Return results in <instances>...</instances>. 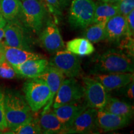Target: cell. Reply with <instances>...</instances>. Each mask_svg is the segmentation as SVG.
Wrapping results in <instances>:
<instances>
[{
	"label": "cell",
	"mask_w": 134,
	"mask_h": 134,
	"mask_svg": "<svg viewBox=\"0 0 134 134\" xmlns=\"http://www.w3.org/2000/svg\"><path fill=\"white\" fill-rule=\"evenodd\" d=\"M4 105L8 128L13 129L32 118V111L25 97L19 93L8 91L4 94Z\"/></svg>",
	"instance_id": "2"
},
{
	"label": "cell",
	"mask_w": 134,
	"mask_h": 134,
	"mask_svg": "<svg viewBox=\"0 0 134 134\" xmlns=\"http://www.w3.org/2000/svg\"><path fill=\"white\" fill-rule=\"evenodd\" d=\"M5 60L4 58V52H3V50L1 48H0V63H1L3 60Z\"/></svg>",
	"instance_id": "34"
},
{
	"label": "cell",
	"mask_w": 134,
	"mask_h": 134,
	"mask_svg": "<svg viewBox=\"0 0 134 134\" xmlns=\"http://www.w3.org/2000/svg\"><path fill=\"white\" fill-rule=\"evenodd\" d=\"M119 1L120 0H100L101 2L109 3H116Z\"/></svg>",
	"instance_id": "35"
},
{
	"label": "cell",
	"mask_w": 134,
	"mask_h": 134,
	"mask_svg": "<svg viewBox=\"0 0 134 134\" xmlns=\"http://www.w3.org/2000/svg\"><path fill=\"white\" fill-rule=\"evenodd\" d=\"M128 26V34L130 37H133L134 34V10L132 11L129 14L126 16Z\"/></svg>",
	"instance_id": "30"
},
{
	"label": "cell",
	"mask_w": 134,
	"mask_h": 134,
	"mask_svg": "<svg viewBox=\"0 0 134 134\" xmlns=\"http://www.w3.org/2000/svg\"><path fill=\"white\" fill-rule=\"evenodd\" d=\"M4 38V27L0 28V48H2L5 46L4 42H3V39Z\"/></svg>",
	"instance_id": "32"
},
{
	"label": "cell",
	"mask_w": 134,
	"mask_h": 134,
	"mask_svg": "<svg viewBox=\"0 0 134 134\" xmlns=\"http://www.w3.org/2000/svg\"><path fill=\"white\" fill-rule=\"evenodd\" d=\"M21 1H23V0H21ZM41 1H42V0H41Z\"/></svg>",
	"instance_id": "37"
},
{
	"label": "cell",
	"mask_w": 134,
	"mask_h": 134,
	"mask_svg": "<svg viewBox=\"0 0 134 134\" xmlns=\"http://www.w3.org/2000/svg\"><path fill=\"white\" fill-rule=\"evenodd\" d=\"M38 123L42 133H65L64 125L60 121L51 108L42 111Z\"/></svg>",
	"instance_id": "18"
},
{
	"label": "cell",
	"mask_w": 134,
	"mask_h": 134,
	"mask_svg": "<svg viewBox=\"0 0 134 134\" xmlns=\"http://www.w3.org/2000/svg\"><path fill=\"white\" fill-rule=\"evenodd\" d=\"M48 65L57 68L68 78L77 77L81 71L80 58L67 50L62 49L55 53Z\"/></svg>",
	"instance_id": "7"
},
{
	"label": "cell",
	"mask_w": 134,
	"mask_h": 134,
	"mask_svg": "<svg viewBox=\"0 0 134 134\" xmlns=\"http://www.w3.org/2000/svg\"><path fill=\"white\" fill-rule=\"evenodd\" d=\"M4 45L31 51L29 42L24 29L18 23L11 21L4 27Z\"/></svg>",
	"instance_id": "11"
},
{
	"label": "cell",
	"mask_w": 134,
	"mask_h": 134,
	"mask_svg": "<svg viewBox=\"0 0 134 134\" xmlns=\"http://www.w3.org/2000/svg\"><path fill=\"white\" fill-rule=\"evenodd\" d=\"M129 87L127 90V96L130 99H133V81L129 84Z\"/></svg>",
	"instance_id": "31"
},
{
	"label": "cell",
	"mask_w": 134,
	"mask_h": 134,
	"mask_svg": "<svg viewBox=\"0 0 134 134\" xmlns=\"http://www.w3.org/2000/svg\"><path fill=\"white\" fill-rule=\"evenodd\" d=\"M88 108L86 103H83L80 100L61 105L54 108L53 110L60 121L64 125L66 130L75 119Z\"/></svg>",
	"instance_id": "15"
},
{
	"label": "cell",
	"mask_w": 134,
	"mask_h": 134,
	"mask_svg": "<svg viewBox=\"0 0 134 134\" xmlns=\"http://www.w3.org/2000/svg\"><path fill=\"white\" fill-rule=\"evenodd\" d=\"M119 14L126 17L132 11L134 10V0H120L115 3Z\"/></svg>",
	"instance_id": "27"
},
{
	"label": "cell",
	"mask_w": 134,
	"mask_h": 134,
	"mask_svg": "<svg viewBox=\"0 0 134 134\" xmlns=\"http://www.w3.org/2000/svg\"><path fill=\"white\" fill-rule=\"evenodd\" d=\"M119 14V11L115 3L101 2L96 5L93 23H106L110 18Z\"/></svg>",
	"instance_id": "22"
},
{
	"label": "cell",
	"mask_w": 134,
	"mask_h": 134,
	"mask_svg": "<svg viewBox=\"0 0 134 134\" xmlns=\"http://www.w3.org/2000/svg\"><path fill=\"white\" fill-rule=\"evenodd\" d=\"M131 118L120 116L100 109L97 110V126L104 132L114 131L124 128L130 123Z\"/></svg>",
	"instance_id": "12"
},
{
	"label": "cell",
	"mask_w": 134,
	"mask_h": 134,
	"mask_svg": "<svg viewBox=\"0 0 134 134\" xmlns=\"http://www.w3.org/2000/svg\"><path fill=\"white\" fill-rule=\"evenodd\" d=\"M93 78L103 85L108 91L124 87L133 81V73H96Z\"/></svg>",
	"instance_id": "13"
},
{
	"label": "cell",
	"mask_w": 134,
	"mask_h": 134,
	"mask_svg": "<svg viewBox=\"0 0 134 134\" xmlns=\"http://www.w3.org/2000/svg\"><path fill=\"white\" fill-rule=\"evenodd\" d=\"M84 98L88 108L103 109L108 101V92L100 82L93 76L83 78Z\"/></svg>",
	"instance_id": "6"
},
{
	"label": "cell",
	"mask_w": 134,
	"mask_h": 134,
	"mask_svg": "<svg viewBox=\"0 0 134 134\" xmlns=\"http://www.w3.org/2000/svg\"><path fill=\"white\" fill-rule=\"evenodd\" d=\"M70 0H60V1H61V4H62V5H64V4H66Z\"/></svg>",
	"instance_id": "36"
},
{
	"label": "cell",
	"mask_w": 134,
	"mask_h": 134,
	"mask_svg": "<svg viewBox=\"0 0 134 134\" xmlns=\"http://www.w3.org/2000/svg\"><path fill=\"white\" fill-rule=\"evenodd\" d=\"M1 48L4 52L5 60L13 67L18 66L27 60L43 58V55L39 53L22 48L12 47L7 46H4Z\"/></svg>",
	"instance_id": "17"
},
{
	"label": "cell",
	"mask_w": 134,
	"mask_h": 134,
	"mask_svg": "<svg viewBox=\"0 0 134 134\" xmlns=\"http://www.w3.org/2000/svg\"><path fill=\"white\" fill-rule=\"evenodd\" d=\"M84 98L83 86L75 79H64L53 99L52 107L57 108L66 104L78 101Z\"/></svg>",
	"instance_id": "8"
},
{
	"label": "cell",
	"mask_w": 134,
	"mask_h": 134,
	"mask_svg": "<svg viewBox=\"0 0 134 134\" xmlns=\"http://www.w3.org/2000/svg\"><path fill=\"white\" fill-rule=\"evenodd\" d=\"M105 39L109 41L118 42L129 36L126 17L122 15L117 14L110 18L105 24Z\"/></svg>",
	"instance_id": "16"
},
{
	"label": "cell",
	"mask_w": 134,
	"mask_h": 134,
	"mask_svg": "<svg viewBox=\"0 0 134 134\" xmlns=\"http://www.w3.org/2000/svg\"><path fill=\"white\" fill-rule=\"evenodd\" d=\"M8 133L16 134H39L42 133L38 120L33 117L28 121L18 125L13 129H10Z\"/></svg>",
	"instance_id": "25"
},
{
	"label": "cell",
	"mask_w": 134,
	"mask_h": 134,
	"mask_svg": "<svg viewBox=\"0 0 134 134\" xmlns=\"http://www.w3.org/2000/svg\"><path fill=\"white\" fill-rule=\"evenodd\" d=\"M6 24V20L3 18L0 9V28H3Z\"/></svg>",
	"instance_id": "33"
},
{
	"label": "cell",
	"mask_w": 134,
	"mask_h": 134,
	"mask_svg": "<svg viewBox=\"0 0 134 134\" xmlns=\"http://www.w3.org/2000/svg\"><path fill=\"white\" fill-rule=\"evenodd\" d=\"M66 50L77 56H87L93 53L95 48L93 44L85 38H76L68 41Z\"/></svg>",
	"instance_id": "21"
},
{
	"label": "cell",
	"mask_w": 134,
	"mask_h": 134,
	"mask_svg": "<svg viewBox=\"0 0 134 134\" xmlns=\"http://www.w3.org/2000/svg\"><path fill=\"white\" fill-rule=\"evenodd\" d=\"M4 98V94L0 91V131H4L8 129L5 115Z\"/></svg>",
	"instance_id": "29"
},
{
	"label": "cell",
	"mask_w": 134,
	"mask_h": 134,
	"mask_svg": "<svg viewBox=\"0 0 134 134\" xmlns=\"http://www.w3.org/2000/svg\"><path fill=\"white\" fill-rule=\"evenodd\" d=\"M16 75L14 67L6 60L0 63V77L5 79H13Z\"/></svg>",
	"instance_id": "26"
},
{
	"label": "cell",
	"mask_w": 134,
	"mask_h": 134,
	"mask_svg": "<svg viewBox=\"0 0 134 134\" xmlns=\"http://www.w3.org/2000/svg\"><path fill=\"white\" fill-rule=\"evenodd\" d=\"M0 9L5 19L14 21L21 15L22 3L20 0H0Z\"/></svg>",
	"instance_id": "23"
},
{
	"label": "cell",
	"mask_w": 134,
	"mask_h": 134,
	"mask_svg": "<svg viewBox=\"0 0 134 134\" xmlns=\"http://www.w3.org/2000/svg\"><path fill=\"white\" fill-rule=\"evenodd\" d=\"M47 8L41 0H23L21 16L27 27L38 34L42 29Z\"/></svg>",
	"instance_id": "5"
},
{
	"label": "cell",
	"mask_w": 134,
	"mask_h": 134,
	"mask_svg": "<svg viewBox=\"0 0 134 134\" xmlns=\"http://www.w3.org/2000/svg\"><path fill=\"white\" fill-rule=\"evenodd\" d=\"M48 11L55 16L57 17L61 14L62 6L60 0H42Z\"/></svg>",
	"instance_id": "28"
},
{
	"label": "cell",
	"mask_w": 134,
	"mask_h": 134,
	"mask_svg": "<svg viewBox=\"0 0 134 134\" xmlns=\"http://www.w3.org/2000/svg\"><path fill=\"white\" fill-rule=\"evenodd\" d=\"M103 109L114 114L130 118H132L133 114L132 105L119 99L110 96H109L108 101Z\"/></svg>",
	"instance_id": "20"
},
{
	"label": "cell",
	"mask_w": 134,
	"mask_h": 134,
	"mask_svg": "<svg viewBox=\"0 0 134 134\" xmlns=\"http://www.w3.org/2000/svg\"><path fill=\"white\" fill-rule=\"evenodd\" d=\"M133 73L132 56L122 51L110 49L96 57L92 73Z\"/></svg>",
	"instance_id": "1"
},
{
	"label": "cell",
	"mask_w": 134,
	"mask_h": 134,
	"mask_svg": "<svg viewBox=\"0 0 134 134\" xmlns=\"http://www.w3.org/2000/svg\"><path fill=\"white\" fill-rule=\"evenodd\" d=\"M48 61L44 58L30 60L21 63L14 68L18 75L28 78H34L46 69Z\"/></svg>",
	"instance_id": "19"
},
{
	"label": "cell",
	"mask_w": 134,
	"mask_h": 134,
	"mask_svg": "<svg viewBox=\"0 0 134 134\" xmlns=\"http://www.w3.org/2000/svg\"><path fill=\"white\" fill-rule=\"evenodd\" d=\"M105 24L93 23L87 27L84 32V38L93 43H98L105 39Z\"/></svg>",
	"instance_id": "24"
},
{
	"label": "cell",
	"mask_w": 134,
	"mask_h": 134,
	"mask_svg": "<svg viewBox=\"0 0 134 134\" xmlns=\"http://www.w3.org/2000/svg\"><path fill=\"white\" fill-rule=\"evenodd\" d=\"M98 109L88 108L78 115L66 128L65 133H90L98 128L96 116Z\"/></svg>",
	"instance_id": "10"
},
{
	"label": "cell",
	"mask_w": 134,
	"mask_h": 134,
	"mask_svg": "<svg viewBox=\"0 0 134 134\" xmlns=\"http://www.w3.org/2000/svg\"><path fill=\"white\" fill-rule=\"evenodd\" d=\"M96 5L93 0H72L68 16L70 26L86 29L93 24Z\"/></svg>",
	"instance_id": "4"
},
{
	"label": "cell",
	"mask_w": 134,
	"mask_h": 134,
	"mask_svg": "<svg viewBox=\"0 0 134 134\" xmlns=\"http://www.w3.org/2000/svg\"><path fill=\"white\" fill-rule=\"evenodd\" d=\"M41 32L39 40L41 46L49 53L54 54L65 47L59 29L53 21L48 20Z\"/></svg>",
	"instance_id": "9"
},
{
	"label": "cell",
	"mask_w": 134,
	"mask_h": 134,
	"mask_svg": "<svg viewBox=\"0 0 134 134\" xmlns=\"http://www.w3.org/2000/svg\"><path fill=\"white\" fill-rule=\"evenodd\" d=\"M24 97L33 113L44 108L51 96L48 85L39 78H32L24 84Z\"/></svg>",
	"instance_id": "3"
},
{
	"label": "cell",
	"mask_w": 134,
	"mask_h": 134,
	"mask_svg": "<svg viewBox=\"0 0 134 134\" xmlns=\"http://www.w3.org/2000/svg\"><path fill=\"white\" fill-rule=\"evenodd\" d=\"M65 75L57 68L48 65L46 69L38 76L36 77L43 80L48 85L50 89L51 96L47 104L43 108V111L48 109L52 106L53 99L57 93L60 85L65 79Z\"/></svg>",
	"instance_id": "14"
}]
</instances>
